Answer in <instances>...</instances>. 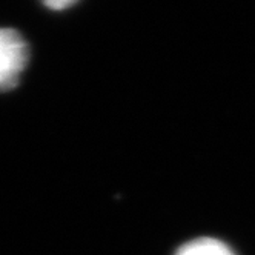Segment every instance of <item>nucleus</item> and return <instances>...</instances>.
I'll use <instances>...</instances> for the list:
<instances>
[{"instance_id": "nucleus-1", "label": "nucleus", "mask_w": 255, "mask_h": 255, "mask_svg": "<svg viewBox=\"0 0 255 255\" xmlns=\"http://www.w3.org/2000/svg\"><path fill=\"white\" fill-rule=\"evenodd\" d=\"M28 63V46L15 29L0 28V91L14 88Z\"/></svg>"}, {"instance_id": "nucleus-2", "label": "nucleus", "mask_w": 255, "mask_h": 255, "mask_svg": "<svg viewBox=\"0 0 255 255\" xmlns=\"http://www.w3.org/2000/svg\"><path fill=\"white\" fill-rule=\"evenodd\" d=\"M175 255H235L232 249L215 239H197L181 246Z\"/></svg>"}, {"instance_id": "nucleus-3", "label": "nucleus", "mask_w": 255, "mask_h": 255, "mask_svg": "<svg viewBox=\"0 0 255 255\" xmlns=\"http://www.w3.org/2000/svg\"><path fill=\"white\" fill-rule=\"evenodd\" d=\"M77 0H43V3L51 8V9H56V11H60V9H65L71 5H74Z\"/></svg>"}]
</instances>
